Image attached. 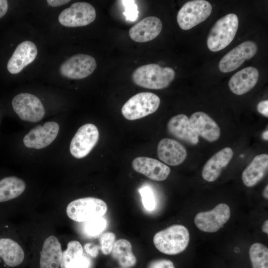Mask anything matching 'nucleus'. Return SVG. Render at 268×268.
I'll return each mask as SVG.
<instances>
[{"label": "nucleus", "mask_w": 268, "mask_h": 268, "mask_svg": "<svg viewBox=\"0 0 268 268\" xmlns=\"http://www.w3.org/2000/svg\"><path fill=\"white\" fill-rule=\"evenodd\" d=\"M175 76L170 67H161L150 64L138 67L133 72L134 82L140 87L151 89H161L168 86Z\"/></svg>", "instance_id": "obj_1"}, {"label": "nucleus", "mask_w": 268, "mask_h": 268, "mask_svg": "<svg viewBox=\"0 0 268 268\" xmlns=\"http://www.w3.org/2000/svg\"><path fill=\"white\" fill-rule=\"evenodd\" d=\"M190 234L182 225H173L156 233L153 243L158 250L167 255H176L183 252L187 247Z\"/></svg>", "instance_id": "obj_2"}, {"label": "nucleus", "mask_w": 268, "mask_h": 268, "mask_svg": "<svg viewBox=\"0 0 268 268\" xmlns=\"http://www.w3.org/2000/svg\"><path fill=\"white\" fill-rule=\"evenodd\" d=\"M238 18L229 13L219 19L211 28L207 39V45L212 52L220 51L234 39L238 30Z\"/></svg>", "instance_id": "obj_3"}, {"label": "nucleus", "mask_w": 268, "mask_h": 268, "mask_svg": "<svg viewBox=\"0 0 268 268\" xmlns=\"http://www.w3.org/2000/svg\"><path fill=\"white\" fill-rule=\"evenodd\" d=\"M107 211L105 202L98 198L86 197L71 201L66 212L68 217L76 222H86L102 217Z\"/></svg>", "instance_id": "obj_4"}, {"label": "nucleus", "mask_w": 268, "mask_h": 268, "mask_svg": "<svg viewBox=\"0 0 268 268\" xmlns=\"http://www.w3.org/2000/svg\"><path fill=\"white\" fill-rule=\"evenodd\" d=\"M160 103L159 97L154 93L143 92L130 98L123 106V116L127 120H135L154 113Z\"/></svg>", "instance_id": "obj_5"}, {"label": "nucleus", "mask_w": 268, "mask_h": 268, "mask_svg": "<svg viewBox=\"0 0 268 268\" xmlns=\"http://www.w3.org/2000/svg\"><path fill=\"white\" fill-rule=\"evenodd\" d=\"M212 6L204 0H194L185 3L179 10L177 20L180 27L189 30L204 21L211 14Z\"/></svg>", "instance_id": "obj_6"}, {"label": "nucleus", "mask_w": 268, "mask_h": 268, "mask_svg": "<svg viewBox=\"0 0 268 268\" xmlns=\"http://www.w3.org/2000/svg\"><path fill=\"white\" fill-rule=\"evenodd\" d=\"M11 103L14 112L22 120L36 123L41 120L45 115L43 104L33 94H18L13 97Z\"/></svg>", "instance_id": "obj_7"}, {"label": "nucleus", "mask_w": 268, "mask_h": 268, "mask_svg": "<svg viewBox=\"0 0 268 268\" xmlns=\"http://www.w3.org/2000/svg\"><path fill=\"white\" fill-rule=\"evenodd\" d=\"M96 10L89 3L76 2L63 10L59 15L60 23L66 27L84 26L92 23L96 18Z\"/></svg>", "instance_id": "obj_8"}, {"label": "nucleus", "mask_w": 268, "mask_h": 268, "mask_svg": "<svg viewBox=\"0 0 268 268\" xmlns=\"http://www.w3.org/2000/svg\"><path fill=\"white\" fill-rule=\"evenodd\" d=\"M97 67L95 59L88 55L78 54L74 55L60 66L61 74L72 79H83L89 76Z\"/></svg>", "instance_id": "obj_9"}, {"label": "nucleus", "mask_w": 268, "mask_h": 268, "mask_svg": "<svg viewBox=\"0 0 268 268\" xmlns=\"http://www.w3.org/2000/svg\"><path fill=\"white\" fill-rule=\"evenodd\" d=\"M99 133L96 126L86 124L80 127L72 137L69 146L71 155L82 158L88 155L96 144Z\"/></svg>", "instance_id": "obj_10"}, {"label": "nucleus", "mask_w": 268, "mask_h": 268, "mask_svg": "<svg viewBox=\"0 0 268 268\" xmlns=\"http://www.w3.org/2000/svg\"><path fill=\"white\" fill-rule=\"evenodd\" d=\"M230 213L229 206L225 203H221L210 211L197 213L194 221L196 226L200 230L213 233L219 230L228 221Z\"/></svg>", "instance_id": "obj_11"}, {"label": "nucleus", "mask_w": 268, "mask_h": 268, "mask_svg": "<svg viewBox=\"0 0 268 268\" xmlns=\"http://www.w3.org/2000/svg\"><path fill=\"white\" fill-rule=\"evenodd\" d=\"M258 51L256 44L251 41H245L225 55L219 62L218 67L224 73L235 70L246 60L253 58Z\"/></svg>", "instance_id": "obj_12"}, {"label": "nucleus", "mask_w": 268, "mask_h": 268, "mask_svg": "<svg viewBox=\"0 0 268 268\" xmlns=\"http://www.w3.org/2000/svg\"><path fill=\"white\" fill-rule=\"evenodd\" d=\"M59 125L55 122H48L43 126L39 125L25 135L23 143L28 148L37 149L45 148L50 145L57 137Z\"/></svg>", "instance_id": "obj_13"}, {"label": "nucleus", "mask_w": 268, "mask_h": 268, "mask_svg": "<svg viewBox=\"0 0 268 268\" xmlns=\"http://www.w3.org/2000/svg\"><path fill=\"white\" fill-rule=\"evenodd\" d=\"M37 53V47L32 42L25 41L20 43L7 63L8 71L11 74L18 73L34 61Z\"/></svg>", "instance_id": "obj_14"}, {"label": "nucleus", "mask_w": 268, "mask_h": 268, "mask_svg": "<svg viewBox=\"0 0 268 268\" xmlns=\"http://www.w3.org/2000/svg\"><path fill=\"white\" fill-rule=\"evenodd\" d=\"M162 29L161 20L155 16H148L133 26L129 30L130 38L135 42L142 43L157 37Z\"/></svg>", "instance_id": "obj_15"}, {"label": "nucleus", "mask_w": 268, "mask_h": 268, "mask_svg": "<svg viewBox=\"0 0 268 268\" xmlns=\"http://www.w3.org/2000/svg\"><path fill=\"white\" fill-rule=\"evenodd\" d=\"M133 169L148 178L157 181L165 180L170 173V168L160 161L147 157H138L132 162Z\"/></svg>", "instance_id": "obj_16"}, {"label": "nucleus", "mask_w": 268, "mask_h": 268, "mask_svg": "<svg viewBox=\"0 0 268 268\" xmlns=\"http://www.w3.org/2000/svg\"><path fill=\"white\" fill-rule=\"evenodd\" d=\"M191 128L198 136L213 142L217 140L220 135V130L216 123L207 114L203 112L193 113L189 118Z\"/></svg>", "instance_id": "obj_17"}, {"label": "nucleus", "mask_w": 268, "mask_h": 268, "mask_svg": "<svg viewBox=\"0 0 268 268\" xmlns=\"http://www.w3.org/2000/svg\"><path fill=\"white\" fill-rule=\"evenodd\" d=\"M159 158L171 166H177L183 162L187 157L185 148L178 141L171 138H163L157 146Z\"/></svg>", "instance_id": "obj_18"}, {"label": "nucleus", "mask_w": 268, "mask_h": 268, "mask_svg": "<svg viewBox=\"0 0 268 268\" xmlns=\"http://www.w3.org/2000/svg\"><path fill=\"white\" fill-rule=\"evenodd\" d=\"M168 133L173 136L192 145L199 142V136L191 127L189 118L181 114L172 117L167 125Z\"/></svg>", "instance_id": "obj_19"}, {"label": "nucleus", "mask_w": 268, "mask_h": 268, "mask_svg": "<svg viewBox=\"0 0 268 268\" xmlns=\"http://www.w3.org/2000/svg\"><path fill=\"white\" fill-rule=\"evenodd\" d=\"M259 76V71L256 68L246 67L235 73L230 78L228 82L229 87L235 94H244L256 85Z\"/></svg>", "instance_id": "obj_20"}, {"label": "nucleus", "mask_w": 268, "mask_h": 268, "mask_svg": "<svg viewBox=\"0 0 268 268\" xmlns=\"http://www.w3.org/2000/svg\"><path fill=\"white\" fill-rule=\"evenodd\" d=\"M230 147L224 148L210 157L204 165L201 175L204 180L213 182L219 176L222 169L226 167L233 156Z\"/></svg>", "instance_id": "obj_21"}, {"label": "nucleus", "mask_w": 268, "mask_h": 268, "mask_svg": "<svg viewBox=\"0 0 268 268\" xmlns=\"http://www.w3.org/2000/svg\"><path fill=\"white\" fill-rule=\"evenodd\" d=\"M62 249L58 239L52 235L44 241L40 253V268H59L61 265Z\"/></svg>", "instance_id": "obj_22"}, {"label": "nucleus", "mask_w": 268, "mask_h": 268, "mask_svg": "<svg viewBox=\"0 0 268 268\" xmlns=\"http://www.w3.org/2000/svg\"><path fill=\"white\" fill-rule=\"evenodd\" d=\"M268 168V155L261 154L256 156L242 174L244 184L252 187L265 176Z\"/></svg>", "instance_id": "obj_23"}, {"label": "nucleus", "mask_w": 268, "mask_h": 268, "mask_svg": "<svg viewBox=\"0 0 268 268\" xmlns=\"http://www.w3.org/2000/svg\"><path fill=\"white\" fill-rule=\"evenodd\" d=\"M25 254L20 245L6 236L0 237V259L9 267H15L23 261Z\"/></svg>", "instance_id": "obj_24"}, {"label": "nucleus", "mask_w": 268, "mask_h": 268, "mask_svg": "<svg viewBox=\"0 0 268 268\" xmlns=\"http://www.w3.org/2000/svg\"><path fill=\"white\" fill-rule=\"evenodd\" d=\"M111 253L121 267L129 268L136 264V259L133 253L131 243L126 239L116 241Z\"/></svg>", "instance_id": "obj_25"}, {"label": "nucleus", "mask_w": 268, "mask_h": 268, "mask_svg": "<svg viewBox=\"0 0 268 268\" xmlns=\"http://www.w3.org/2000/svg\"><path fill=\"white\" fill-rule=\"evenodd\" d=\"M83 254V248L78 241L69 242L67 249L62 253L61 268H74Z\"/></svg>", "instance_id": "obj_26"}, {"label": "nucleus", "mask_w": 268, "mask_h": 268, "mask_svg": "<svg viewBox=\"0 0 268 268\" xmlns=\"http://www.w3.org/2000/svg\"><path fill=\"white\" fill-rule=\"evenodd\" d=\"M253 268H268V249L264 245L255 243L249 250Z\"/></svg>", "instance_id": "obj_27"}, {"label": "nucleus", "mask_w": 268, "mask_h": 268, "mask_svg": "<svg viewBox=\"0 0 268 268\" xmlns=\"http://www.w3.org/2000/svg\"><path fill=\"white\" fill-rule=\"evenodd\" d=\"M107 223L106 219L103 216L85 222L84 233L90 237L97 236L105 229Z\"/></svg>", "instance_id": "obj_28"}, {"label": "nucleus", "mask_w": 268, "mask_h": 268, "mask_svg": "<svg viewBox=\"0 0 268 268\" xmlns=\"http://www.w3.org/2000/svg\"><path fill=\"white\" fill-rule=\"evenodd\" d=\"M141 197L143 207L148 211L153 210L156 206V201L153 191L147 185H143L138 189Z\"/></svg>", "instance_id": "obj_29"}, {"label": "nucleus", "mask_w": 268, "mask_h": 268, "mask_svg": "<svg viewBox=\"0 0 268 268\" xmlns=\"http://www.w3.org/2000/svg\"><path fill=\"white\" fill-rule=\"evenodd\" d=\"M115 239V234L111 232H105L101 235L99 239L100 248L103 254L107 255L111 253Z\"/></svg>", "instance_id": "obj_30"}, {"label": "nucleus", "mask_w": 268, "mask_h": 268, "mask_svg": "<svg viewBox=\"0 0 268 268\" xmlns=\"http://www.w3.org/2000/svg\"><path fill=\"white\" fill-rule=\"evenodd\" d=\"M125 11L124 14L128 20L134 21L138 17V11L134 0H122L121 1Z\"/></svg>", "instance_id": "obj_31"}, {"label": "nucleus", "mask_w": 268, "mask_h": 268, "mask_svg": "<svg viewBox=\"0 0 268 268\" xmlns=\"http://www.w3.org/2000/svg\"><path fill=\"white\" fill-rule=\"evenodd\" d=\"M148 268H175V267L171 261L161 259L151 262Z\"/></svg>", "instance_id": "obj_32"}, {"label": "nucleus", "mask_w": 268, "mask_h": 268, "mask_svg": "<svg viewBox=\"0 0 268 268\" xmlns=\"http://www.w3.org/2000/svg\"><path fill=\"white\" fill-rule=\"evenodd\" d=\"M91 260L83 254L75 265L74 268H91Z\"/></svg>", "instance_id": "obj_33"}, {"label": "nucleus", "mask_w": 268, "mask_h": 268, "mask_svg": "<svg viewBox=\"0 0 268 268\" xmlns=\"http://www.w3.org/2000/svg\"><path fill=\"white\" fill-rule=\"evenodd\" d=\"M258 112L263 116L268 117V101L263 100L260 102L257 106Z\"/></svg>", "instance_id": "obj_34"}, {"label": "nucleus", "mask_w": 268, "mask_h": 268, "mask_svg": "<svg viewBox=\"0 0 268 268\" xmlns=\"http://www.w3.org/2000/svg\"><path fill=\"white\" fill-rule=\"evenodd\" d=\"M84 249L85 252L92 257H96L98 253V247L91 243L85 245Z\"/></svg>", "instance_id": "obj_35"}, {"label": "nucleus", "mask_w": 268, "mask_h": 268, "mask_svg": "<svg viewBox=\"0 0 268 268\" xmlns=\"http://www.w3.org/2000/svg\"><path fill=\"white\" fill-rule=\"evenodd\" d=\"M69 0H47V3L51 6L56 7L68 3Z\"/></svg>", "instance_id": "obj_36"}, {"label": "nucleus", "mask_w": 268, "mask_h": 268, "mask_svg": "<svg viewBox=\"0 0 268 268\" xmlns=\"http://www.w3.org/2000/svg\"><path fill=\"white\" fill-rule=\"evenodd\" d=\"M8 9V2L6 0H0V18L6 13Z\"/></svg>", "instance_id": "obj_37"}, {"label": "nucleus", "mask_w": 268, "mask_h": 268, "mask_svg": "<svg viewBox=\"0 0 268 268\" xmlns=\"http://www.w3.org/2000/svg\"><path fill=\"white\" fill-rule=\"evenodd\" d=\"M262 231L265 233H268V220H266L262 226Z\"/></svg>", "instance_id": "obj_38"}, {"label": "nucleus", "mask_w": 268, "mask_h": 268, "mask_svg": "<svg viewBox=\"0 0 268 268\" xmlns=\"http://www.w3.org/2000/svg\"><path fill=\"white\" fill-rule=\"evenodd\" d=\"M263 196L265 199H268V186L267 185L264 189L263 191Z\"/></svg>", "instance_id": "obj_39"}, {"label": "nucleus", "mask_w": 268, "mask_h": 268, "mask_svg": "<svg viewBox=\"0 0 268 268\" xmlns=\"http://www.w3.org/2000/svg\"><path fill=\"white\" fill-rule=\"evenodd\" d=\"M268 130L266 131L265 132H264L262 134V137L263 138L266 140H268Z\"/></svg>", "instance_id": "obj_40"}, {"label": "nucleus", "mask_w": 268, "mask_h": 268, "mask_svg": "<svg viewBox=\"0 0 268 268\" xmlns=\"http://www.w3.org/2000/svg\"><path fill=\"white\" fill-rule=\"evenodd\" d=\"M123 268V267H121V268Z\"/></svg>", "instance_id": "obj_41"}, {"label": "nucleus", "mask_w": 268, "mask_h": 268, "mask_svg": "<svg viewBox=\"0 0 268 268\" xmlns=\"http://www.w3.org/2000/svg\"></svg>", "instance_id": "obj_42"}]
</instances>
